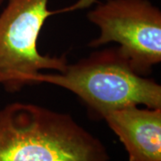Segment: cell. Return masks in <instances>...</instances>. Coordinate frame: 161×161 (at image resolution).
<instances>
[{"mask_svg": "<svg viewBox=\"0 0 161 161\" xmlns=\"http://www.w3.org/2000/svg\"><path fill=\"white\" fill-rule=\"evenodd\" d=\"M4 2H5V0H0V6H1Z\"/></svg>", "mask_w": 161, "mask_h": 161, "instance_id": "8992f818", "label": "cell"}, {"mask_svg": "<svg viewBox=\"0 0 161 161\" xmlns=\"http://www.w3.org/2000/svg\"><path fill=\"white\" fill-rule=\"evenodd\" d=\"M0 13V85L11 93L31 84L43 70L63 72L66 54L42 55L38 40L47 19L57 14L84 9L97 0H6Z\"/></svg>", "mask_w": 161, "mask_h": 161, "instance_id": "3957f363", "label": "cell"}, {"mask_svg": "<svg viewBox=\"0 0 161 161\" xmlns=\"http://www.w3.org/2000/svg\"><path fill=\"white\" fill-rule=\"evenodd\" d=\"M0 161H109V154L69 114L15 101L0 108Z\"/></svg>", "mask_w": 161, "mask_h": 161, "instance_id": "6da1fadb", "label": "cell"}, {"mask_svg": "<svg viewBox=\"0 0 161 161\" xmlns=\"http://www.w3.org/2000/svg\"><path fill=\"white\" fill-rule=\"evenodd\" d=\"M99 35L88 47L116 43L132 69L148 76L161 62V11L149 0H106L87 14Z\"/></svg>", "mask_w": 161, "mask_h": 161, "instance_id": "277c9868", "label": "cell"}, {"mask_svg": "<svg viewBox=\"0 0 161 161\" xmlns=\"http://www.w3.org/2000/svg\"><path fill=\"white\" fill-rule=\"evenodd\" d=\"M47 83L75 94L92 118L131 106L161 108V85L138 75L118 46L92 52L58 74L42 72L31 84Z\"/></svg>", "mask_w": 161, "mask_h": 161, "instance_id": "7a4b0ae2", "label": "cell"}, {"mask_svg": "<svg viewBox=\"0 0 161 161\" xmlns=\"http://www.w3.org/2000/svg\"><path fill=\"white\" fill-rule=\"evenodd\" d=\"M120 140L129 161H161V108L131 106L103 117Z\"/></svg>", "mask_w": 161, "mask_h": 161, "instance_id": "5b68a950", "label": "cell"}]
</instances>
